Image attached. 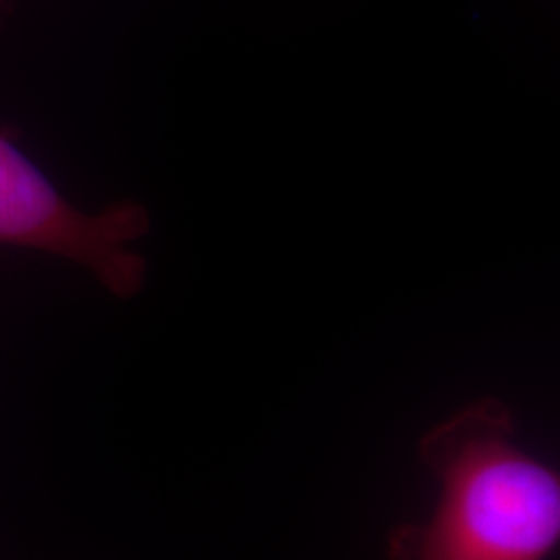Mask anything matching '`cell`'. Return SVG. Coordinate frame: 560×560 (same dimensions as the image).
<instances>
[{
    "label": "cell",
    "instance_id": "2",
    "mask_svg": "<svg viewBox=\"0 0 560 560\" xmlns=\"http://www.w3.org/2000/svg\"><path fill=\"white\" fill-rule=\"evenodd\" d=\"M148 231L150 217L140 203L83 212L0 136V245L75 261L117 298H133L145 279V261L129 245Z\"/></svg>",
    "mask_w": 560,
    "mask_h": 560
},
{
    "label": "cell",
    "instance_id": "3",
    "mask_svg": "<svg viewBox=\"0 0 560 560\" xmlns=\"http://www.w3.org/2000/svg\"><path fill=\"white\" fill-rule=\"evenodd\" d=\"M9 7H11V0H0V18L9 11Z\"/></svg>",
    "mask_w": 560,
    "mask_h": 560
},
{
    "label": "cell",
    "instance_id": "1",
    "mask_svg": "<svg viewBox=\"0 0 560 560\" xmlns=\"http://www.w3.org/2000/svg\"><path fill=\"white\" fill-rule=\"evenodd\" d=\"M513 411L478 399L421 436L439 481L430 520L388 532L386 560H548L560 540V478L517 439Z\"/></svg>",
    "mask_w": 560,
    "mask_h": 560
}]
</instances>
